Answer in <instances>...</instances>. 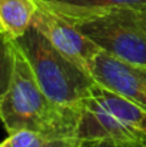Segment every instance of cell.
<instances>
[{
	"label": "cell",
	"instance_id": "6da1fadb",
	"mask_svg": "<svg viewBox=\"0 0 146 147\" xmlns=\"http://www.w3.org/2000/svg\"><path fill=\"white\" fill-rule=\"evenodd\" d=\"M80 110L54 104L39 87L35 74L16 46L10 86L0 98V120L7 133L32 130L48 139L76 137Z\"/></svg>",
	"mask_w": 146,
	"mask_h": 147
},
{
	"label": "cell",
	"instance_id": "9c48e42d",
	"mask_svg": "<svg viewBox=\"0 0 146 147\" xmlns=\"http://www.w3.org/2000/svg\"><path fill=\"white\" fill-rule=\"evenodd\" d=\"M14 40L4 32H0V98L4 96L12 82L14 70Z\"/></svg>",
	"mask_w": 146,
	"mask_h": 147
},
{
	"label": "cell",
	"instance_id": "8fae6325",
	"mask_svg": "<svg viewBox=\"0 0 146 147\" xmlns=\"http://www.w3.org/2000/svg\"><path fill=\"white\" fill-rule=\"evenodd\" d=\"M76 147H146V143L133 142V140L99 139V140H77Z\"/></svg>",
	"mask_w": 146,
	"mask_h": 147
},
{
	"label": "cell",
	"instance_id": "7c38bea8",
	"mask_svg": "<svg viewBox=\"0 0 146 147\" xmlns=\"http://www.w3.org/2000/svg\"><path fill=\"white\" fill-rule=\"evenodd\" d=\"M122 20L136 26L146 34V10H120L115 11Z\"/></svg>",
	"mask_w": 146,
	"mask_h": 147
},
{
	"label": "cell",
	"instance_id": "7a4b0ae2",
	"mask_svg": "<svg viewBox=\"0 0 146 147\" xmlns=\"http://www.w3.org/2000/svg\"><path fill=\"white\" fill-rule=\"evenodd\" d=\"M14 43L27 60L42 92L60 107L80 110L92 94L96 83L93 77L63 56L33 26Z\"/></svg>",
	"mask_w": 146,
	"mask_h": 147
},
{
	"label": "cell",
	"instance_id": "30bf717a",
	"mask_svg": "<svg viewBox=\"0 0 146 147\" xmlns=\"http://www.w3.org/2000/svg\"><path fill=\"white\" fill-rule=\"evenodd\" d=\"M48 140L43 134L32 130H19L10 133L6 140L0 143V147H42Z\"/></svg>",
	"mask_w": 146,
	"mask_h": 147
},
{
	"label": "cell",
	"instance_id": "3957f363",
	"mask_svg": "<svg viewBox=\"0 0 146 147\" xmlns=\"http://www.w3.org/2000/svg\"><path fill=\"white\" fill-rule=\"evenodd\" d=\"M77 140H133L146 143V110L95 83L80 107Z\"/></svg>",
	"mask_w": 146,
	"mask_h": 147
},
{
	"label": "cell",
	"instance_id": "4fadbf2b",
	"mask_svg": "<svg viewBox=\"0 0 146 147\" xmlns=\"http://www.w3.org/2000/svg\"><path fill=\"white\" fill-rule=\"evenodd\" d=\"M77 139L76 137H59L48 140L42 147H76Z\"/></svg>",
	"mask_w": 146,
	"mask_h": 147
},
{
	"label": "cell",
	"instance_id": "277c9868",
	"mask_svg": "<svg viewBox=\"0 0 146 147\" xmlns=\"http://www.w3.org/2000/svg\"><path fill=\"white\" fill-rule=\"evenodd\" d=\"M76 26L102 51L132 64L146 66V34L116 13L85 20Z\"/></svg>",
	"mask_w": 146,
	"mask_h": 147
},
{
	"label": "cell",
	"instance_id": "ba28073f",
	"mask_svg": "<svg viewBox=\"0 0 146 147\" xmlns=\"http://www.w3.org/2000/svg\"><path fill=\"white\" fill-rule=\"evenodd\" d=\"M36 0H0V26L13 40L23 36L32 26Z\"/></svg>",
	"mask_w": 146,
	"mask_h": 147
},
{
	"label": "cell",
	"instance_id": "5bb4252c",
	"mask_svg": "<svg viewBox=\"0 0 146 147\" xmlns=\"http://www.w3.org/2000/svg\"><path fill=\"white\" fill-rule=\"evenodd\" d=\"M0 32H4V30H3V29H1V26H0Z\"/></svg>",
	"mask_w": 146,
	"mask_h": 147
},
{
	"label": "cell",
	"instance_id": "5b68a950",
	"mask_svg": "<svg viewBox=\"0 0 146 147\" xmlns=\"http://www.w3.org/2000/svg\"><path fill=\"white\" fill-rule=\"evenodd\" d=\"M37 9L35 11L32 26L37 29L49 42L69 60L82 67L92 76V66L96 56L102 51L79 27L49 9L46 4L36 0Z\"/></svg>",
	"mask_w": 146,
	"mask_h": 147
},
{
	"label": "cell",
	"instance_id": "8992f818",
	"mask_svg": "<svg viewBox=\"0 0 146 147\" xmlns=\"http://www.w3.org/2000/svg\"><path fill=\"white\" fill-rule=\"evenodd\" d=\"M97 84L146 110V66H138L100 51L92 66Z\"/></svg>",
	"mask_w": 146,
	"mask_h": 147
},
{
	"label": "cell",
	"instance_id": "52a82bcc",
	"mask_svg": "<svg viewBox=\"0 0 146 147\" xmlns=\"http://www.w3.org/2000/svg\"><path fill=\"white\" fill-rule=\"evenodd\" d=\"M72 23H80L120 10H146V0H39Z\"/></svg>",
	"mask_w": 146,
	"mask_h": 147
}]
</instances>
